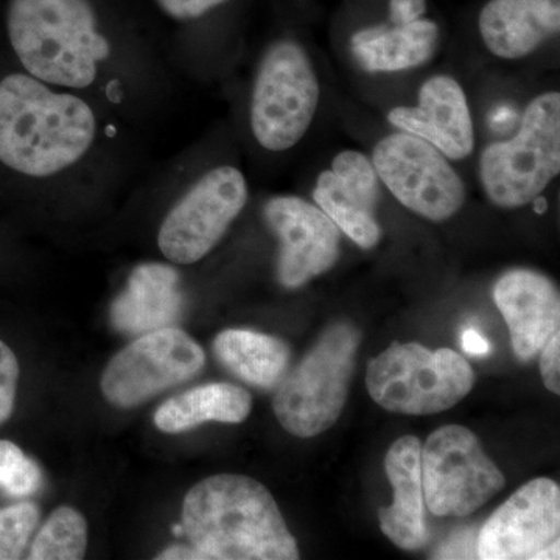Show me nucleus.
<instances>
[{
  "mask_svg": "<svg viewBox=\"0 0 560 560\" xmlns=\"http://www.w3.org/2000/svg\"><path fill=\"white\" fill-rule=\"evenodd\" d=\"M158 560H201L200 552L194 547H184V545H173L167 550L161 552Z\"/></svg>",
  "mask_w": 560,
  "mask_h": 560,
  "instance_id": "obj_31",
  "label": "nucleus"
},
{
  "mask_svg": "<svg viewBox=\"0 0 560 560\" xmlns=\"http://www.w3.org/2000/svg\"><path fill=\"white\" fill-rule=\"evenodd\" d=\"M420 453L422 444L418 438L404 436L390 445L385 459L394 501L378 510V522L383 534L405 551H418L429 541Z\"/></svg>",
  "mask_w": 560,
  "mask_h": 560,
  "instance_id": "obj_17",
  "label": "nucleus"
},
{
  "mask_svg": "<svg viewBox=\"0 0 560 560\" xmlns=\"http://www.w3.org/2000/svg\"><path fill=\"white\" fill-rule=\"evenodd\" d=\"M183 528L201 560L300 559L270 490L245 475L197 482L184 499Z\"/></svg>",
  "mask_w": 560,
  "mask_h": 560,
  "instance_id": "obj_1",
  "label": "nucleus"
},
{
  "mask_svg": "<svg viewBox=\"0 0 560 560\" xmlns=\"http://www.w3.org/2000/svg\"><path fill=\"white\" fill-rule=\"evenodd\" d=\"M388 121L397 130L418 136L448 161H463L475 150V128L469 102L458 80L433 75L423 81L416 106H396Z\"/></svg>",
  "mask_w": 560,
  "mask_h": 560,
  "instance_id": "obj_14",
  "label": "nucleus"
},
{
  "mask_svg": "<svg viewBox=\"0 0 560 560\" xmlns=\"http://www.w3.org/2000/svg\"><path fill=\"white\" fill-rule=\"evenodd\" d=\"M360 341V331L352 324H334L279 383L272 410L290 434L308 440L340 419Z\"/></svg>",
  "mask_w": 560,
  "mask_h": 560,
  "instance_id": "obj_5",
  "label": "nucleus"
},
{
  "mask_svg": "<svg viewBox=\"0 0 560 560\" xmlns=\"http://www.w3.org/2000/svg\"><path fill=\"white\" fill-rule=\"evenodd\" d=\"M39 523V510L32 503L0 510V560L21 559Z\"/></svg>",
  "mask_w": 560,
  "mask_h": 560,
  "instance_id": "obj_24",
  "label": "nucleus"
},
{
  "mask_svg": "<svg viewBox=\"0 0 560 560\" xmlns=\"http://www.w3.org/2000/svg\"><path fill=\"white\" fill-rule=\"evenodd\" d=\"M88 523L79 511L60 506L51 512L33 540L31 560H80L86 555Z\"/></svg>",
  "mask_w": 560,
  "mask_h": 560,
  "instance_id": "obj_22",
  "label": "nucleus"
},
{
  "mask_svg": "<svg viewBox=\"0 0 560 560\" xmlns=\"http://www.w3.org/2000/svg\"><path fill=\"white\" fill-rule=\"evenodd\" d=\"M217 360L235 377L261 389H272L289 371L291 350L271 335L228 329L213 341Z\"/></svg>",
  "mask_w": 560,
  "mask_h": 560,
  "instance_id": "obj_21",
  "label": "nucleus"
},
{
  "mask_svg": "<svg viewBox=\"0 0 560 560\" xmlns=\"http://www.w3.org/2000/svg\"><path fill=\"white\" fill-rule=\"evenodd\" d=\"M97 135L94 110L68 92H55L31 73L0 81V162L47 178L72 167Z\"/></svg>",
  "mask_w": 560,
  "mask_h": 560,
  "instance_id": "obj_2",
  "label": "nucleus"
},
{
  "mask_svg": "<svg viewBox=\"0 0 560 560\" xmlns=\"http://www.w3.org/2000/svg\"><path fill=\"white\" fill-rule=\"evenodd\" d=\"M372 165L393 197L422 219L451 220L466 202V186L451 161L418 136H385L372 151Z\"/></svg>",
  "mask_w": 560,
  "mask_h": 560,
  "instance_id": "obj_9",
  "label": "nucleus"
},
{
  "mask_svg": "<svg viewBox=\"0 0 560 560\" xmlns=\"http://www.w3.org/2000/svg\"><path fill=\"white\" fill-rule=\"evenodd\" d=\"M560 489L536 478L512 493L490 515L477 536V559H559Z\"/></svg>",
  "mask_w": 560,
  "mask_h": 560,
  "instance_id": "obj_12",
  "label": "nucleus"
},
{
  "mask_svg": "<svg viewBox=\"0 0 560 560\" xmlns=\"http://www.w3.org/2000/svg\"><path fill=\"white\" fill-rule=\"evenodd\" d=\"M440 43V24L422 18L411 24L389 22L361 28L350 38V51L366 72L396 73L427 65Z\"/></svg>",
  "mask_w": 560,
  "mask_h": 560,
  "instance_id": "obj_19",
  "label": "nucleus"
},
{
  "mask_svg": "<svg viewBox=\"0 0 560 560\" xmlns=\"http://www.w3.org/2000/svg\"><path fill=\"white\" fill-rule=\"evenodd\" d=\"M429 10L427 0H389V22L390 24H411V22L422 20Z\"/></svg>",
  "mask_w": 560,
  "mask_h": 560,
  "instance_id": "obj_28",
  "label": "nucleus"
},
{
  "mask_svg": "<svg viewBox=\"0 0 560 560\" xmlns=\"http://www.w3.org/2000/svg\"><path fill=\"white\" fill-rule=\"evenodd\" d=\"M265 220L280 243L278 279L300 289L340 259L341 231L316 205L293 195L267 201Z\"/></svg>",
  "mask_w": 560,
  "mask_h": 560,
  "instance_id": "obj_13",
  "label": "nucleus"
},
{
  "mask_svg": "<svg viewBox=\"0 0 560 560\" xmlns=\"http://www.w3.org/2000/svg\"><path fill=\"white\" fill-rule=\"evenodd\" d=\"M201 346L186 331L164 327L147 331L110 359L102 375V393L117 408H132L200 374Z\"/></svg>",
  "mask_w": 560,
  "mask_h": 560,
  "instance_id": "obj_11",
  "label": "nucleus"
},
{
  "mask_svg": "<svg viewBox=\"0 0 560 560\" xmlns=\"http://www.w3.org/2000/svg\"><path fill=\"white\" fill-rule=\"evenodd\" d=\"M183 311L179 275L165 264H142L110 307V323L125 334H147L171 327Z\"/></svg>",
  "mask_w": 560,
  "mask_h": 560,
  "instance_id": "obj_18",
  "label": "nucleus"
},
{
  "mask_svg": "<svg viewBox=\"0 0 560 560\" xmlns=\"http://www.w3.org/2000/svg\"><path fill=\"white\" fill-rule=\"evenodd\" d=\"M463 349L471 357H488L492 352L490 342L471 327L463 331Z\"/></svg>",
  "mask_w": 560,
  "mask_h": 560,
  "instance_id": "obj_30",
  "label": "nucleus"
},
{
  "mask_svg": "<svg viewBox=\"0 0 560 560\" xmlns=\"http://www.w3.org/2000/svg\"><path fill=\"white\" fill-rule=\"evenodd\" d=\"M43 470L14 442L0 441V489L11 497H31L43 488Z\"/></svg>",
  "mask_w": 560,
  "mask_h": 560,
  "instance_id": "obj_23",
  "label": "nucleus"
},
{
  "mask_svg": "<svg viewBox=\"0 0 560 560\" xmlns=\"http://www.w3.org/2000/svg\"><path fill=\"white\" fill-rule=\"evenodd\" d=\"M560 173V94L545 92L523 110L511 139L482 150L478 175L486 197L501 209L528 206Z\"/></svg>",
  "mask_w": 560,
  "mask_h": 560,
  "instance_id": "obj_4",
  "label": "nucleus"
},
{
  "mask_svg": "<svg viewBox=\"0 0 560 560\" xmlns=\"http://www.w3.org/2000/svg\"><path fill=\"white\" fill-rule=\"evenodd\" d=\"M540 374L551 393L560 394V331L540 350Z\"/></svg>",
  "mask_w": 560,
  "mask_h": 560,
  "instance_id": "obj_27",
  "label": "nucleus"
},
{
  "mask_svg": "<svg viewBox=\"0 0 560 560\" xmlns=\"http://www.w3.org/2000/svg\"><path fill=\"white\" fill-rule=\"evenodd\" d=\"M423 500L438 517H467L506 485L504 475L466 427L434 431L420 453Z\"/></svg>",
  "mask_w": 560,
  "mask_h": 560,
  "instance_id": "obj_8",
  "label": "nucleus"
},
{
  "mask_svg": "<svg viewBox=\"0 0 560 560\" xmlns=\"http://www.w3.org/2000/svg\"><path fill=\"white\" fill-rule=\"evenodd\" d=\"M20 383V361L13 350L0 340V425L11 418Z\"/></svg>",
  "mask_w": 560,
  "mask_h": 560,
  "instance_id": "obj_25",
  "label": "nucleus"
},
{
  "mask_svg": "<svg viewBox=\"0 0 560 560\" xmlns=\"http://www.w3.org/2000/svg\"><path fill=\"white\" fill-rule=\"evenodd\" d=\"M478 28L493 57L522 60L559 35L560 0H489Z\"/></svg>",
  "mask_w": 560,
  "mask_h": 560,
  "instance_id": "obj_16",
  "label": "nucleus"
},
{
  "mask_svg": "<svg viewBox=\"0 0 560 560\" xmlns=\"http://www.w3.org/2000/svg\"><path fill=\"white\" fill-rule=\"evenodd\" d=\"M319 95L307 50L293 39L276 40L261 58L250 94L254 138L276 153L293 149L315 120Z\"/></svg>",
  "mask_w": 560,
  "mask_h": 560,
  "instance_id": "obj_7",
  "label": "nucleus"
},
{
  "mask_svg": "<svg viewBox=\"0 0 560 560\" xmlns=\"http://www.w3.org/2000/svg\"><path fill=\"white\" fill-rule=\"evenodd\" d=\"M470 545H475V547H477V539H471V533L456 534V536L452 537V540H448L447 544H445L444 548L441 547L440 550L436 551V556H434V558H470Z\"/></svg>",
  "mask_w": 560,
  "mask_h": 560,
  "instance_id": "obj_29",
  "label": "nucleus"
},
{
  "mask_svg": "<svg viewBox=\"0 0 560 560\" xmlns=\"http://www.w3.org/2000/svg\"><path fill=\"white\" fill-rule=\"evenodd\" d=\"M253 397L232 383H208L178 394L154 412V425L168 434L184 433L206 422L241 423L248 418Z\"/></svg>",
  "mask_w": 560,
  "mask_h": 560,
  "instance_id": "obj_20",
  "label": "nucleus"
},
{
  "mask_svg": "<svg viewBox=\"0 0 560 560\" xmlns=\"http://www.w3.org/2000/svg\"><path fill=\"white\" fill-rule=\"evenodd\" d=\"M248 201V184L238 168L221 165L202 175L162 221L158 245L173 264L190 265L208 256Z\"/></svg>",
  "mask_w": 560,
  "mask_h": 560,
  "instance_id": "obj_10",
  "label": "nucleus"
},
{
  "mask_svg": "<svg viewBox=\"0 0 560 560\" xmlns=\"http://www.w3.org/2000/svg\"><path fill=\"white\" fill-rule=\"evenodd\" d=\"M475 385L469 361L452 349L394 341L368 366L372 400L390 412L430 416L451 410Z\"/></svg>",
  "mask_w": 560,
  "mask_h": 560,
  "instance_id": "obj_6",
  "label": "nucleus"
},
{
  "mask_svg": "<svg viewBox=\"0 0 560 560\" xmlns=\"http://www.w3.org/2000/svg\"><path fill=\"white\" fill-rule=\"evenodd\" d=\"M7 27L25 70L55 86H91L110 54L90 0H11Z\"/></svg>",
  "mask_w": 560,
  "mask_h": 560,
  "instance_id": "obj_3",
  "label": "nucleus"
},
{
  "mask_svg": "<svg viewBox=\"0 0 560 560\" xmlns=\"http://www.w3.org/2000/svg\"><path fill=\"white\" fill-rule=\"evenodd\" d=\"M230 0H158L162 11L176 21H194Z\"/></svg>",
  "mask_w": 560,
  "mask_h": 560,
  "instance_id": "obj_26",
  "label": "nucleus"
},
{
  "mask_svg": "<svg viewBox=\"0 0 560 560\" xmlns=\"http://www.w3.org/2000/svg\"><path fill=\"white\" fill-rule=\"evenodd\" d=\"M493 300L510 327L512 349L518 360H533L558 334L559 291L541 272L526 268L504 272L493 287Z\"/></svg>",
  "mask_w": 560,
  "mask_h": 560,
  "instance_id": "obj_15",
  "label": "nucleus"
}]
</instances>
